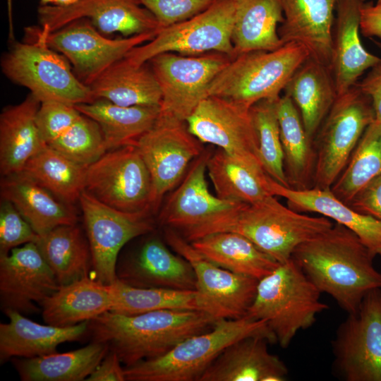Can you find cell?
<instances>
[{
  "mask_svg": "<svg viewBox=\"0 0 381 381\" xmlns=\"http://www.w3.org/2000/svg\"><path fill=\"white\" fill-rule=\"evenodd\" d=\"M356 85L370 99L375 120L381 122V63L371 68Z\"/></svg>",
  "mask_w": 381,
  "mask_h": 381,
  "instance_id": "cell-49",
  "label": "cell"
},
{
  "mask_svg": "<svg viewBox=\"0 0 381 381\" xmlns=\"http://www.w3.org/2000/svg\"><path fill=\"white\" fill-rule=\"evenodd\" d=\"M333 369L345 381H381V289L348 314L332 342Z\"/></svg>",
  "mask_w": 381,
  "mask_h": 381,
  "instance_id": "cell-11",
  "label": "cell"
},
{
  "mask_svg": "<svg viewBox=\"0 0 381 381\" xmlns=\"http://www.w3.org/2000/svg\"><path fill=\"white\" fill-rule=\"evenodd\" d=\"M365 0H337L332 30L330 70L337 96L353 87L381 58L368 52L360 37L361 10Z\"/></svg>",
  "mask_w": 381,
  "mask_h": 381,
  "instance_id": "cell-22",
  "label": "cell"
},
{
  "mask_svg": "<svg viewBox=\"0 0 381 381\" xmlns=\"http://www.w3.org/2000/svg\"><path fill=\"white\" fill-rule=\"evenodd\" d=\"M60 285L35 242L0 256V303L5 313L23 315L41 310L40 304Z\"/></svg>",
  "mask_w": 381,
  "mask_h": 381,
  "instance_id": "cell-18",
  "label": "cell"
},
{
  "mask_svg": "<svg viewBox=\"0 0 381 381\" xmlns=\"http://www.w3.org/2000/svg\"><path fill=\"white\" fill-rule=\"evenodd\" d=\"M147 64H135L124 57L112 64L89 85L95 99L123 107H160L161 90Z\"/></svg>",
  "mask_w": 381,
  "mask_h": 381,
  "instance_id": "cell-31",
  "label": "cell"
},
{
  "mask_svg": "<svg viewBox=\"0 0 381 381\" xmlns=\"http://www.w3.org/2000/svg\"><path fill=\"white\" fill-rule=\"evenodd\" d=\"M251 336L264 337L270 344L277 343L264 320L248 316L219 319L211 329L186 339L166 354L125 368L126 380L199 381L226 347Z\"/></svg>",
  "mask_w": 381,
  "mask_h": 381,
  "instance_id": "cell-4",
  "label": "cell"
},
{
  "mask_svg": "<svg viewBox=\"0 0 381 381\" xmlns=\"http://www.w3.org/2000/svg\"><path fill=\"white\" fill-rule=\"evenodd\" d=\"M349 205L360 213L381 221V174L366 183Z\"/></svg>",
  "mask_w": 381,
  "mask_h": 381,
  "instance_id": "cell-47",
  "label": "cell"
},
{
  "mask_svg": "<svg viewBox=\"0 0 381 381\" xmlns=\"http://www.w3.org/2000/svg\"><path fill=\"white\" fill-rule=\"evenodd\" d=\"M75 107L99 124L107 151L133 144L154 125L159 114L157 106L123 107L104 99Z\"/></svg>",
  "mask_w": 381,
  "mask_h": 381,
  "instance_id": "cell-38",
  "label": "cell"
},
{
  "mask_svg": "<svg viewBox=\"0 0 381 381\" xmlns=\"http://www.w3.org/2000/svg\"><path fill=\"white\" fill-rule=\"evenodd\" d=\"M152 182V211L183 178L188 167L204 150L188 130L186 121L159 114L154 125L133 143Z\"/></svg>",
  "mask_w": 381,
  "mask_h": 381,
  "instance_id": "cell-15",
  "label": "cell"
},
{
  "mask_svg": "<svg viewBox=\"0 0 381 381\" xmlns=\"http://www.w3.org/2000/svg\"><path fill=\"white\" fill-rule=\"evenodd\" d=\"M1 196L16 207L38 235L77 223V214L71 205L23 171L1 178Z\"/></svg>",
  "mask_w": 381,
  "mask_h": 381,
  "instance_id": "cell-27",
  "label": "cell"
},
{
  "mask_svg": "<svg viewBox=\"0 0 381 381\" xmlns=\"http://www.w3.org/2000/svg\"><path fill=\"white\" fill-rule=\"evenodd\" d=\"M277 110L289 188H310L315 165L313 140L306 133L300 113L290 97L281 95L277 102Z\"/></svg>",
  "mask_w": 381,
  "mask_h": 381,
  "instance_id": "cell-34",
  "label": "cell"
},
{
  "mask_svg": "<svg viewBox=\"0 0 381 381\" xmlns=\"http://www.w3.org/2000/svg\"><path fill=\"white\" fill-rule=\"evenodd\" d=\"M9 321L0 324V361L13 358H30L56 352L62 343L78 341L89 331V321L70 327L41 325L9 310Z\"/></svg>",
  "mask_w": 381,
  "mask_h": 381,
  "instance_id": "cell-26",
  "label": "cell"
},
{
  "mask_svg": "<svg viewBox=\"0 0 381 381\" xmlns=\"http://www.w3.org/2000/svg\"><path fill=\"white\" fill-rule=\"evenodd\" d=\"M87 167L47 145L28 160L22 171L71 206L85 188Z\"/></svg>",
  "mask_w": 381,
  "mask_h": 381,
  "instance_id": "cell-40",
  "label": "cell"
},
{
  "mask_svg": "<svg viewBox=\"0 0 381 381\" xmlns=\"http://www.w3.org/2000/svg\"><path fill=\"white\" fill-rule=\"evenodd\" d=\"M95 279L111 284L123 247L132 239L153 231L150 212H126L111 207L84 190L79 198Z\"/></svg>",
  "mask_w": 381,
  "mask_h": 381,
  "instance_id": "cell-14",
  "label": "cell"
},
{
  "mask_svg": "<svg viewBox=\"0 0 381 381\" xmlns=\"http://www.w3.org/2000/svg\"><path fill=\"white\" fill-rule=\"evenodd\" d=\"M291 258L321 293L332 297L347 314L358 310L364 296L381 289L375 256L358 236L334 223L325 232L300 244Z\"/></svg>",
  "mask_w": 381,
  "mask_h": 381,
  "instance_id": "cell-1",
  "label": "cell"
},
{
  "mask_svg": "<svg viewBox=\"0 0 381 381\" xmlns=\"http://www.w3.org/2000/svg\"><path fill=\"white\" fill-rule=\"evenodd\" d=\"M250 109L226 98L208 96L200 102L186 123L202 143L218 146L232 156L261 164Z\"/></svg>",
  "mask_w": 381,
  "mask_h": 381,
  "instance_id": "cell-17",
  "label": "cell"
},
{
  "mask_svg": "<svg viewBox=\"0 0 381 381\" xmlns=\"http://www.w3.org/2000/svg\"><path fill=\"white\" fill-rule=\"evenodd\" d=\"M333 224L324 216H310L284 206L272 195L255 204L239 202L225 212L182 231L189 242L215 232L237 233L279 263H283L291 258L298 246Z\"/></svg>",
  "mask_w": 381,
  "mask_h": 381,
  "instance_id": "cell-3",
  "label": "cell"
},
{
  "mask_svg": "<svg viewBox=\"0 0 381 381\" xmlns=\"http://www.w3.org/2000/svg\"><path fill=\"white\" fill-rule=\"evenodd\" d=\"M375 119L372 102L356 84L338 95L313 138V186L330 188L366 128Z\"/></svg>",
  "mask_w": 381,
  "mask_h": 381,
  "instance_id": "cell-8",
  "label": "cell"
},
{
  "mask_svg": "<svg viewBox=\"0 0 381 381\" xmlns=\"http://www.w3.org/2000/svg\"><path fill=\"white\" fill-rule=\"evenodd\" d=\"M309 56L302 44L289 42L273 51L240 54L215 76L208 96L231 99L250 109L263 99H278L296 69Z\"/></svg>",
  "mask_w": 381,
  "mask_h": 381,
  "instance_id": "cell-6",
  "label": "cell"
},
{
  "mask_svg": "<svg viewBox=\"0 0 381 381\" xmlns=\"http://www.w3.org/2000/svg\"><path fill=\"white\" fill-rule=\"evenodd\" d=\"M381 1V0H377V2Z\"/></svg>",
  "mask_w": 381,
  "mask_h": 381,
  "instance_id": "cell-54",
  "label": "cell"
},
{
  "mask_svg": "<svg viewBox=\"0 0 381 381\" xmlns=\"http://www.w3.org/2000/svg\"><path fill=\"white\" fill-rule=\"evenodd\" d=\"M276 100L263 99L250 109L258 140V155L266 174L289 188L284 167Z\"/></svg>",
  "mask_w": 381,
  "mask_h": 381,
  "instance_id": "cell-42",
  "label": "cell"
},
{
  "mask_svg": "<svg viewBox=\"0 0 381 381\" xmlns=\"http://www.w3.org/2000/svg\"><path fill=\"white\" fill-rule=\"evenodd\" d=\"M106 344L92 341L73 351L30 358H13L23 381H83L90 376L109 351Z\"/></svg>",
  "mask_w": 381,
  "mask_h": 381,
  "instance_id": "cell-36",
  "label": "cell"
},
{
  "mask_svg": "<svg viewBox=\"0 0 381 381\" xmlns=\"http://www.w3.org/2000/svg\"><path fill=\"white\" fill-rule=\"evenodd\" d=\"M371 40L374 44L381 50V42L375 40V39L371 38Z\"/></svg>",
  "mask_w": 381,
  "mask_h": 381,
  "instance_id": "cell-53",
  "label": "cell"
},
{
  "mask_svg": "<svg viewBox=\"0 0 381 381\" xmlns=\"http://www.w3.org/2000/svg\"><path fill=\"white\" fill-rule=\"evenodd\" d=\"M381 174V122L374 120L365 130L345 168L330 188L349 205L356 194Z\"/></svg>",
  "mask_w": 381,
  "mask_h": 381,
  "instance_id": "cell-41",
  "label": "cell"
},
{
  "mask_svg": "<svg viewBox=\"0 0 381 381\" xmlns=\"http://www.w3.org/2000/svg\"><path fill=\"white\" fill-rule=\"evenodd\" d=\"M29 36V42L14 43L1 59L2 72L9 80L27 87L40 102L56 100L76 105L95 100L62 54L42 37Z\"/></svg>",
  "mask_w": 381,
  "mask_h": 381,
  "instance_id": "cell-7",
  "label": "cell"
},
{
  "mask_svg": "<svg viewBox=\"0 0 381 381\" xmlns=\"http://www.w3.org/2000/svg\"><path fill=\"white\" fill-rule=\"evenodd\" d=\"M267 189L271 195L284 198L287 206L296 212L318 213L342 224L354 232L375 257H381V221L356 211L337 198L330 188L295 190L269 176Z\"/></svg>",
  "mask_w": 381,
  "mask_h": 381,
  "instance_id": "cell-23",
  "label": "cell"
},
{
  "mask_svg": "<svg viewBox=\"0 0 381 381\" xmlns=\"http://www.w3.org/2000/svg\"><path fill=\"white\" fill-rule=\"evenodd\" d=\"M231 59L214 52L195 56L165 52L151 59L147 63L162 92L159 115L186 121Z\"/></svg>",
  "mask_w": 381,
  "mask_h": 381,
  "instance_id": "cell-10",
  "label": "cell"
},
{
  "mask_svg": "<svg viewBox=\"0 0 381 381\" xmlns=\"http://www.w3.org/2000/svg\"><path fill=\"white\" fill-rule=\"evenodd\" d=\"M121 364L117 354L109 351L86 380L125 381V367L123 368Z\"/></svg>",
  "mask_w": 381,
  "mask_h": 381,
  "instance_id": "cell-48",
  "label": "cell"
},
{
  "mask_svg": "<svg viewBox=\"0 0 381 381\" xmlns=\"http://www.w3.org/2000/svg\"><path fill=\"white\" fill-rule=\"evenodd\" d=\"M117 279L138 288L196 290L190 262L173 253L158 238L146 240L134 255L117 262Z\"/></svg>",
  "mask_w": 381,
  "mask_h": 381,
  "instance_id": "cell-20",
  "label": "cell"
},
{
  "mask_svg": "<svg viewBox=\"0 0 381 381\" xmlns=\"http://www.w3.org/2000/svg\"><path fill=\"white\" fill-rule=\"evenodd\" d=\"M114 303L111 284L89 277L60 286L40 304L46 324L70 327L90 321L110 311Z\"/></svg>",
  "mask_w": 381,
  "mask_h": 381,
  "instance_id": "cell-28",
  "label": "cell"
},
{
  "mask_svg": "<svg viewBox=\"0 0 381 381\" xmlns=\"http://www.w3.org/2000/svg\"><path fill=\"white\" fill-rule=\"evenodd\" d=\"M26 30L27 33L42 37L50 47L62 54L71 64L78 78L88 86L133 48L152 40L157 34L147 32L110 39L85 18L48 34L42 32L39 27Z\"/></svg>",
  "mask_w": 381,
  "mask_h": 381,
  "instance_id": "cell-13",
  "label": "cell"
},
{
  "mask_svg": "<svg viewBox=\"0 0 381 381\" xmlns=\"http://www.w3.org/2000/svg\"><path fill=\"white\" fill-rule=\"evenodd\" d=\"M80 115L75 105L56 100L43 101L36 114V123L48 145L66 132Z\"/></svg>",
  "mask_w": 381,
  "mask_h": 381,
  "instance_id": "cell-44",
  "label": "cell"
},
{
  "mask_svg": "<svg viewBox=\"0 0 381 381\" xmlns=\"http://www.w3.org/2000/svg\"><path fill=\"white\" fill-rule=\"evenodd\" d=\"M209 150L195 159L179 186L172 193L159 215L161 224L183 231L200 225L233 208L238 203L213 195L206 181Z\"/></svg>",
  "mask_w": 381,
  "mask_h": 381,
  "instance_id": "cell-21",
  "label": "cell"
},
{
  "mask_svg": "<svg viewBox=\"0 0 381 381\" xmlns=\"http://www.w3.org/2000/svg\"><path fill=\"white\" fill-rule=\"evenodd\" d=\"M162 28L187 20L208 8L216 0H138Z\"/></svg>",
  "mask_w": 381,
  "mask_h": 381,
  "instance_id": "cell-46",
  "label": "cell"
},
{
  "mask_svg": "<svg viewBox=\"0 0 381 381\" xmlns=\"http://www.w3.org/2000/svg\"><path fill=\"white\" fill-rule=\"evenodd\" d=\"M269 341L262 337L241 339L226 347L205 371L199 381H284L288 369L269 352Z\"/></svg>",
  "mask_w": 381,
  "mask_h": 381,
  "instance_id": "cell-25",
  "label": "cell"
},
{
  "mask_svg": "<svg viewBox=\"0 0 381 381\" xmlns=\"http://www.w3.org/2000/svg\"><path fill=\"white\" fill-rule=\"evenodd\" d=\"M164 237L168 245L190 262L196 277V290L218 308L223 318L246 316L255 297L259 280L214 264L172 228L167 227Z\"/></svg>",
  "mask_w": 381,
  "mask_h": 381,
  "instance_id": "cell-19",
  "label": "cell"
},
{
  "mask_svg": "<svg viewBox=\"0 0 381 381\" xmlns=\"http://www.w3.org/2000/svg\"><path fill=\"white\" fill-rule=\"evenodd\" d=\"M360 30L363 36L381 38V1L364 3L361 10Z\"/></svg>",
  "mask_w": 381,
  "mask_h": 381,
  "instance_id": "cell-50",
  "label": "cell"
},
{
  "mask_svg": "<svg viewBox=\"0 0 381 381\" xmlns=\"http://www.w3.org/2000/svg\"><path fill=\"white\" fill-rule=\"evenodd\" d=\"M40 101L30 93L0 115V171L7 176L23 170L28 160L47 144L36 123Z\"/></svg>",
  "mask_w": 381,
  "mask_h": 381,
  "instance_id": "cell-29",
  "label": "cell"
},
{
  "mask_svg": "<svg viewBox=\"0 0 381 381\" xmlns=\"http://www.w3.org/2000/svg\"><path fill=\"white\" fill-rule=\"evenodd\" d=\"M56 0H40L41 5H54Z\"/></svg>",
  "mask_w": 381,
  "mask_h": 381,
  "instance_id": "cell-52",
  "label": "cell"
},
{
  "mask_svg": "<svg viewBox=\"0 0 381 381\" xmlns=\"http://www.w3.org/2000/svg\"><path fill=\"white\" fill-rule=\"evenodd\" d=\"M322 293L291 258L258 281L254 301L246 316L264 320L277 343L287 348L300 330L310 327L328 308Z\"/></svg>",
  "mask_w": 381,
  "mask_h": 381,
  "instance_id": "cell-5",
  "label": "cell"
},
{
  "mask_svg": "<svg viewBox=\"0 0 381 381\" xmlns=\"http://www.w3.org/2000/svg\"><path fill=\"white\" fill-rule=\"evenodd\" d=\"M35 243L60 286L89 277L90 248L76 224L57 226L39 235Z\"/></svg>",
  "mask_w": 381,
  "mask_h": 381,
  "instance_id": "cell-37",
  "label": "cell"
},
{
  "mask_svg": "<svg viewBox=\"0 0 381 381\" xmlns=\"http://www.w3.org/2000/svg\"><path fill=\"white\" fill-rule=\"evenodd\" d=\"M279 1L284 19L278 34L283 44H302L310 57L330 68L337 0Z\"/></svg>",
  "mask_w": 381,
  "mask_h": 381,
  "instance_id": "cell-24",
  "label": "cell"
},
{
  "mask_svg": "<svg viewBox=\"0 0 381 381\" xmlns=\"http://www.w3.org/2000/svg\"><path fill=\"white\" fill-rule=\"evenodd\" d=\"M111 287L114 303L110 311L136 315L161 309H183L209 313L218 319V308L197 290L182 291L159 288H138L118 279Z\"/></svg>",
  "mask_w": 381,
  "mask_h": 381,
  "instance_id": "cell-39",
  "label": "cell"
},
{
  "mask_svg": "<svg viewBox=\"0 0 381 381\" xmlns=\"http://www.w3.org/2000/svg\"><path fill=\"white\" fill-rule=\"evenodd\" d=\"M207 171L221 199L255 204L272 195L267 189L269 176L260 162L238 158L219 149L210 155Z\"/></svg>",
  "mask_w": 381,
  "mask_h": 381,
  "instance_id": "cell-32",
  "label": "cell"
},
{
  "mask_svg": "<svg viewBox=\"0 0 381 381\" xmlns=\"http://www.w3.org/2000/svg\"><path fill=\"white\" fill-rule=\"evenodd\" d=\"M40 31L48 34L70 23L88 19L102 34L130 37L158 32L162 27L138 0H80L68 6L41 5L37 9Z\"/></svg>",
  "mask_w": 381,
  "mask_h": 381,
  "instance_id": "cell-16",
  "label": "cell"
},
{
  "mask_svg": "<svg viewBox=\"0 0 381 381\" xmlns=\"http://www.w3.org/2000/svg\"><path fill=\"white\" fill-rule=\"evenodd\" d=\"M234 57L253 51H273L284 44L278 25L284 21L279 0H234Z\"/></svg>",
  "mask_w": 381,
  "mask_h": 381,
  "instance_id": "cell-33",
  "label": "cell"
},
{
  "mask_svg": "<svg viewBox=\"0 0 381 381\" xmlns=\"http://www.w3.org/2000/svg\"><path fill=\"white\" fill-rule=\"evenodd\" d=\"M39 235L8 200L0 205V256L8 255L20 245L35 242Z\"/></svg>",
  "mask_w": 381,
  "mask_h": 381,
  "instance_id": "cell-45",
  "label": "cell"
},
{
  "mask_svg": "<svg viewBox=\"0 0 381 381\" xmlns=\"http://www.w3.org/2000/svg\"><path fill=\"white\" fill-rule=\"evenodd\" d=\"M219 319L205 311L161 309L136 315L107 311L89 321L92 341L106 344L125 368L162 356Z\"/></svg>",
  "mask_w": 381,
  "mask_h": 381,
  "instance_id": "cell-2",
  "label": "cell"
},
{
  "mask_svg": "<svg viewBox=\"0 0 381 381\" xmlns=\"http://www.w3.org/2000/svg\"><path fill=\"white\" fill-rule=\"evenodd\" d=\"M80 0H56L54 5L59 6H68L77 3Z\"/></svg>",
  "mask_w": 381,
  "mask_h": 381,
  "instance_id": "cell-51",
  "label": "cell"
},
{
  "mask_svg": "<svg viewBox=\"0 0 381 381\" xmlns=\"http://www.w3.org/2000/svg\"><path fill=\"white\" fill-rule=\"evenodd\" d=\"M85 190L114 209L153 213L151 176L134 144L109 150L89 165Z\"/></svg>",
  "mask_w": 381,
  "mask_h": 381,
  "instance_id": "cell-12",
  "label": "cell"
},
{
  "mask_svg": "<svg viewBox=\"0 0 381 381\" xmlns=\"http://www.w3.org/2000/svg\"><path fill=\"white\" fill-rule=\"evenodd\" d=\"M234 0H216L204 11L161 28L152 40L133 48L125 58L143 64L165 52L195 56L214 52L234 59Z\"/></svg>",
  "mask_w": 381,
  "mask_h": 381,
  "instance_id": "cell-9",
  "label": "cell"
},
{
  "mask_svg": "<svg viewBox=\"0 0 381 381\" xmlns=\"http://www.w3.org/2000/svg\"><path fill=\"white\" fill-rule=\"evenodd\" d=\"M47 145L85 166L90 165L107 152L100 126L83 114L66 132Z\"/></svg>",
  "mask_w": 381,
  "mask_h": 381,
  "instance_id": "cell-43",
  "label": "cell"
},
{
  "mask_svg": "<svg viewBox=\"0 0 381 381\" xmlns=\"http://www.w3.org/2000/svg\"><path fill=\"white\" fill-rule=\"evenodd\" d=\"M283 92L295 104L306 132L313 140L337 97L330 68L309 56L294 73Z\"/></svg>",
  "mask_w": 381,
  "mask_h": 381,
  "instance_id": "cell-30",
  "label": "cell"
},
{
  "mask_svg": "<svg viewBox=\"0 0 381 381\" xmlns=\"http://www.w3.org/2000/svg\"><path fill=\"white\" fill-rule=\"evenodd\" d=\"M190 243L219 267L258 280L272 273L280 264L247 238L234 232L212 233Z\"/></svg>",
  "mask_w": 381,
  "mask_h": 381,
  "instance_id": "cell-35",
  "label": "cell"
}]
</instances>
